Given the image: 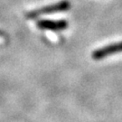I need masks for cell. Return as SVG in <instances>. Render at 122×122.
<instances>
[{"instance_id": "obj_1", "label": "cell", "mask_w": 122, "mask_h": 122, "mask_svg": "<svg viewBox=\"0 0 122 122\" xmlns=\"http://www.w3.org/2000/svg\"><path fill=\"white\" fill-rule=\"evenodd\" d=\"M70 8V3L68 1H61L59 3H56L54 5H51L49 6L44 7V8H40L37 10H35L33 12L27 15V16L30 18L36 17L38 15H45V14L54 13V12H61V11H65Z\"/></svg>"}, {"instance_id": "obj_2", "label": "cell", "mask_w": 122, "mask_h": 122, "mask_svg": "<svg viewBox=\"0 0 122 122\" xmlns=\"http://www.w3.org/2000/svg\"><path fill=\"white\" fill-rule=\"evenodd\" d=\"M119 52H122V43L108 45V46H106L104 48L100 49V50H98V51L93 52L92 57H93V59L100 60L101 58L106 57L107 55H109V54H112V53Z\"/></svg>"}, {"instance_id": "obj_3", "label": "cell", "mask_w": 122, "mask_h": 122, "mask_svg": "<svg viewBox=\"0 0 122 122\" xmlns=\"http://www.w3.org/2000/svg\"><path fill=\"white\" fill-rule=\"evenodd\" d=\"M37 25L41 29H47L52 31H61L65 29L68 26V23L64 20L61 21H50V20H42L37 23Z\"/></svg>"}]
</instances>
